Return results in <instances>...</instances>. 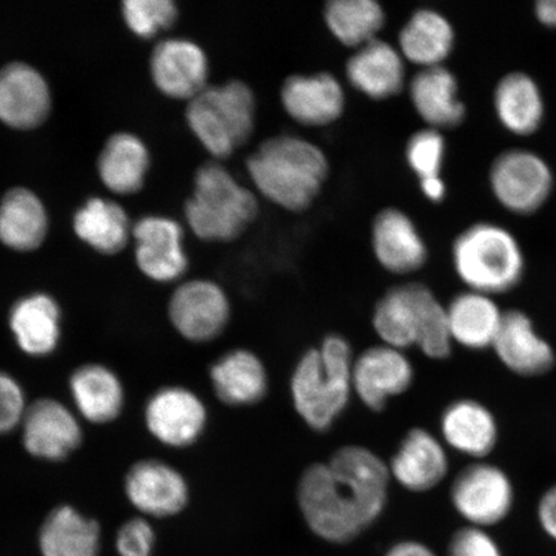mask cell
Returning a JSON list of instances; mask_svg holds the SVG:
<instances>
[{
  "mask_svg": "<svg viewBox=\"0 0 556 556\" xmlns=\"http://www.w3.org/2000/svg\"><path fill=\"white\" fill-rule=\"evenodd\" d=\"M371 326L379 343L406 352L415 348L430 361H446L454 352L446 304L420 282L389 288L374 305Z\"/></svg>",
  "mask_w": 556,
  "mask_h": 556,
  "instance_id": "3957f363",
  "label": "cell"
},
{
  "mask_svg": "<svg viewBox=\"0 0 556 556\" xmlns=\"http://www.w3.org/2000/svg\"><path fill=\"white\" fill-rule=\"evenodd\" d=\"M211 414L201 395L185 386H165L146 402L143 422L154 441L164 447L194 446L207 430Z\"/></svg>",
  "mask_w": 556,
  "mask_h": 556,
  "instance_id": "8fae6325",
  "label": "cell"
},
{
  "mask_svg": "<svg viewBox=\"0 0 556 556\" xmlns=\"http://www.w3.org/2000/svg\"><path fill=\"white\" fill-rule=\"evenodd\" d=\"M450 502L468 526L486 530L510 516L516 489L498 465L489 460L470 462L452 479Z\"/></svg>",
  "mask_w": 556,
  "mask_h": 556,
  "instance_id": "ba28073f",
  "label": "cell"
},
{
  "mask_svg": "<svg viewBox=\"0 0 556 556\" xmlns=\"http://www.w3.org/2000/svg\"><path fill=\"white\" fill-rule=\"evenodd\" d=\"M493 109L500 124L518 137L536 134L545 119V100L538 81L523 72H513L498 80Z\"/></svg>",
  "mask_w": 556,
  "mask_h": 556,
  "instance_id": "f546056e",
  "label": "cell"
},
{
  "mask_svg": "<svg viewBox=\"0 0 556 556\" xmlns=\"http://www.w3.org/2000/svg\"><path fill=\"white\" fill-rule=\"evenodd\" d=\"M420 189L428 200L432 203H441L446 197V184L441 177H430L420 179Z\"/></svg>",
  "mask_w": 556,
  "mask_h": 556,
  "instance_id": "7bdbcfd3",
  "label": "cell"
},
{
  "mask_svg": "<svg viewBox=\"0 0 556 556\" xmlns=\"http://www.w3.org/2000/svg\"><path fill=\"white\" fill-rule=\"evenodd\" d=\"M438 435L450 452L482 462L496 450L500 428L496 415L475 399L451 401L440 416Z\"/></svg>",
  "mask_w": 556,
  "mask_h": 556,
  "instance_id": "ffe728a7",
  "label": "cell"
},
{
  "mask_svg": "<svg viewBox=\"0 0 556 556\" xmlns=\"http://www.w3.org/2000/svg\"><path fill=\"white\" fill-rule=\"evenodd\" d=\"M100 540V525L72 505L54 507L39 533L43 556H97Z\"/></svg>",
  "mask_w": 556,
  "mask_h": 556,
  "instance_id": "d6a6232c",
  "label": "cell"
},
{
  "mask_svg": "<svg viewBox=\"0 0 556 556\" xmlns=\"http://www.w3.org/2000/svg\"><path fill=\"white\" fill-rule=\"evenodd\" d=\"M255 193L218 163L200 166L185 214L191 231L206 242L239 239L258 215Z\"/></svg>",
  "mask_w": 556,
  "mask_h": 556,
  "instance_id": "8992f818",
  "label": "cell"
},
{
  "mask_svg": "<svg viewBox=\"0 0 556 556\" xmlns=\"http://www.w3.org/2000/svg\"><path fill=\"white\" fill-rule=\"evenodd\" d=\"M51 111V88L37 68L25 62H11L0 68V122L7 127L38 128Z\"/></svg>",
  "mask_w": 556,
  "mask_h": 556,
  "instance_id": "ac0fdd59",
  "label": "cell"
},
{
  "mask_svg": "<svg viewBox=\"0 0 556 556\" xmlns=\"http://www.w3.org/2000/svg\"><path fill=\"white\" fill-rule=\"evenodd\" d=\"M492 351L506 370L520 378L542 377L556 364L554 346L541 336L532 318L519 309L505 311Z\"/></svg>",
  "mask_w": 556,
  "mask_h": 556,
  "instance_id": "7402d4cb",
  "label": "cell"
},
{
  "mask_svg": "<svg viewBox=\"0 0 556 556\" xmlns=\"http://www.w3.org/2000/svg\"><path fill=\"white\" fill-rule=\"evenodd\" d=\"M150 73L160 92L190 102L208 86L207 55L190 39H165L151 53Z\"/></svg>",
  "mask_w": 556,
  "mask_h": 556,
  "instance_id": "44dd1931",
  "label": "cell"
},
{
  "mask_svg": "<svg viewBox=\"0 0 556 556\" xmlns=\"http://www.w3.org/2000/svg\"><path fill=\"white\" fill-rule=\"evenodd\" d=\"M74 232L89 248L103 255H115L127 248L134 233L129 217L113 200L92 198L73 219Z\"/></svg>",
  "mask_w": 556,
  "mask_h": 556,
  "instance_id": "836d02e7",
  "label": "cell"
},
{
  "mask_svg": "<svg viewBox=\"0 0 556 556\" xmlns=\"http://www.w3.org/2000/svg\"><path fill=\"white\" fill-rule=\"evenodd\" d=\"M150 164V152L142 139L121 131L104 143L97 169L111 192L134 194L143 189Z\"/></svg>",
  "mask_w": 556,
  "mask_h": 556,
  "instance_id": "4dcf8cb0",
  "label": "cell"
},
{
  "mask_svg": "<svg viewBox=\"0 0 556 556\" xmlns=\"http://www.w3.org/2000/svg\"><path fill=\"white\" fill-rule=\"evenodd\" d=\"M50 218L43 201L26 187H15L0 200V242L18 253L43 245Z\"/></svg>",
  "mask_w": 556,
  "mask_h": 556,
  "instance_id": "f1b7e54d",
  "label": "cell"
},
{
  "mask_svg": "<svg viewBox=\"0 0 556 556\" xmlns=\"http://www.w3.org/2000/svg\"><path fill=\"white\" fill-rule=\"evenodd\" d=\"M415 381L416 367L406 351L378 343L356 353L353 395L370 413H384L389 403L412 391Z\"/></svg>",
  "mask_w": 556,
  "mask_h": 556,
  "instance_id": "7c38bea8",
  "label": "cell"
},
{
  "mask_svg": "<svg viewBox=\"0 0 556 556\" xmlns=\"http://www.w3.org/2000/svg\"><path fill=\"white\" fill-rule=\"evenodd\" d=\"M154 546V528L144 518L125 521L117 532L116 548L121 556H151Z\"/></svg>",
  "mask_w": 556,
  "mask_h": 556,
  "instance_id": "ab89813d",
  "label": "cell"
},
{
  "mask_svg": "<svg viewBox=\"0 0 556 556\" xmlns=\"http://www.w3.org/2000/svg\"><path fill=\"white\" fill-rule=\"evenodd\" d=\"M387 464L392 482L417 495L438 489L451 471L446 444L424 427L408 429Z\"/></svg>",
  "mask_w": 556,
  "mask_h": 556,
  "instance_id": "5bb4252c",
  "label": "cell"
},
{
  "mask_svg": "<svg viewBox=\"0 0 556 556\" xmlns=\"http://www.w3.org/2000/svg\"><path fill=\"white\" fill-rule=\"evenodd\" d=\"M325 23L340 43L359 48L378 39L386 12L374 0H332L326 4Z\"/></svg>",
  "mask_w": 556,
  "mask_h": 556,
  "instance_id": "e575fe53",
  "label": "cell"
},
{
  "mask_svg": "<svg viewBox=\"0 0 556 556\" xmlns=\"http://www.w3.org/2000/svg\"><path fill=\"white\" fill-rule=\"evenodd\" d=\"M208 381L215 399L231 408L258 406L270 391L266 363L258 353L243 346L220 354L208 368Z\"/></svg>",
  "mask_w": 556,
  "mask_h": 556,
  "instance_id": "d6986e66",
  "label": "cell"
},
{
  "mask_svg": "<svg viewBox=\"0 0 556 556\" xmlns=\"http://www.w3.org/2000/svg\"><path fill=\"white\" fill-rule=\"evenodd\" d=\"M444 155H446V141H444L441 130L421 129L408 139L407 163L419 180L441 177Z\"/></svg>",
  "mask_w": 556,
  "mask_h": 556,
  "instance_id": "8d00e7d4",
  "label": "cell"
},
{
  "mask_svg": "<svg viewBox=\"0 0 556 556\" xmlns=\"http://www.w3.org/2000/svg\"><path fill=\"white\" fill-rule=\"evenodd\" d=\"M231 298L224 287L208 278H193L178 285L168 303L174 331L192 344L215 342L232 321Z\"/></svg>",
  "mask_w": 556,
  "mask_h": 556,
  "instance_id": "9c48e42d",
  "label": "cell"
},
{
  "mask_svg": "<svg viewBox=\"0 0 556 556\" xmlns=\"http://www.w3.org/2000/svg\"><path fill=\"white\" fill-rule=\"evenodd\" d=\"M409 99L428 128H456L467 116L456 76L444 66L421 68L409 83Z\"/></svg>",
  "mask_w": 556,
  "mask_h": 556,
  "instance_id": "83f0119b",
  "label": "cell"
},
{
  "mask_svg": "<svg viewBox=\"0 0 556 556\" xmlns=\"http://www.w3.org/2000/svg\"><path fill=\"white\" fill-rule=\"evenodd\" d=\"M454 47V26L434 10L416 11L400 31L399 50L403 59L421 68L443 66Z\"/></svg>",
  "mask_w": 556,
  "mask_h": 556,
  "instance_id": "1f68e13d",
  "label": "cell"
},
{
  "mask_svg": "<svg viewBox=\"0 0 556 556\" xmlns=\"http://www.w3.org/2000/svg\"><path fill=\"white\" fill-rule=\"evenodd\" d=\"M371 245L382 269L395 276L419 273L428 262V247L414 220L397 207H388L374 219Z\"/></svg>",
  "mask_w": 556,
  "mask_h": 556,
  "instance_id": "603a6c76",
  "label": "cell"
},
{
  "mask_svg": "<svg viewBox=\"0 0 556 556\" xmlns=\"http://www.w3.org/2000/svg\"><path fill=\"white\" fill-rule=\"evenodd\" d=\"M122 13L129 30L142 39H151L177 23L179 11L173 0H127Z\"/></svg>",
  "mask_w": 556,
  "mask_h": 556,
  "instance_id": "d590c367",
  "label": "cell"
},
{
  "mask_svg": "<svg viewBox=\"0 0 556 556\" xmlns=\"http://www.w3.org/2000/svg\"><path fill=\"white\" fill-rule=\"evenodd\" d=\"M20 433L27 454L45 463L67 460L85 441L80 416L73 406L53 397L30 402Z\"/></svg>",
  "mask_w": 556,
  "mask_h": 556,
  "instance_id": "4fadbf2b",
  "label": "cell"
},
{
  "mask_svg": "<svg viewBox=\"0 0 556 556\" xmlns=\"http://www.w3.org/2000/svg\"><path fill=\"white\" fill-rule=\"evenodd\" d=\"M135 258L141 274L157 283L179 281L190 262L184 243V228L168 217L148 215L134 226Z\"/></svg>",
  "mask_w": 556,
  "mask_h": 556,
  "instance_id": "2e32d148",
  "label": "cell"
},
{
  "mask_svg": "<svg viewBox=\"0 0 556 556\" xmlns=\"http://www.w3.org/2000/svg\"><path fill=\"white\" fill-rule=\"evenodd\" d=\"M249 177L264 199L289 212H303L329 176L325 152L307 139L283 135L266 139L248 159Z\"/></svg>",
  "mask_w": 556,
  "mask_h": 556,
  "instance_id": "277c9868",
  "label": "cell"
},
{
  "mask_svg": "<svg viewBox=\"0 0 556 556\" xmlns=\"http://www.w3.org/2000/svg\"><path fill=\"white\" fill-rule=\"evenodd\" d=\"M452 266L467 290L495 298L523 281L526 256L509 229L479 222L452 243Z\"/></svg>",
  "mask_w": 556,
  "mask_h": 556,
  "instance_id": "5b68a950",
  "label": "cell"
},
{
  "mask_svg": "<svg viewBox=\"0 0 556 556\" xmlns=\"http://www.w3.org/2000/svg\"><path fill=\"white\" fill-rule=\"evenodd\" d=\"M405 61L399 48L378 38L351 55L345 66L346 78L368 99H391L405 86Z\"/></svg>",
  "mask_w": 556,
  "mask_h": 556,
  "instance_id": "484cf974",
  "label": "cell"
},
{
  "mask_svg": "<svg viewBox=\"0 0 556 556\" xmlns=\"http://www.w3.org/2000/svg\"><path fill=\"white\" fill-rule=\"evenodd\" d=\"M536 517L542 532L556 542V483L539 498Z\"/></svg>",
  "mask_w": 556,
  "mask_h": 556,
  "instance_id": "60d3db41",
  "label": "cell"
},
{
  "mask_svg": "<svg viewBox=\"0 0 556 556\" xmlns=\"http://www.w3.org/2000/svg\"><path fill=\"white\" fill-rule=\"evenodd\" d=\"M493 198L506 211L530 215L540 211L554 190V173L536 152L513 149L500 154L491 165Z\"/></svg>",
  "mask_w": 556,
  "mask_h": 556,
  "instance_id": "30bf717a",
  "label": "cell"
},
{
  "mask_svg": "<svg viewBox=\"0 0 556 556\" xmlns=\"http://www.w3.org/2000/svg\"><path fill=\"white\" fill-rule=\"evenodd\" d=\"M280 99L285 111L305 127L336 123L345 109V92L329 73L296 74L283 81Z\"/></svg>",
  "mask_w": 556,
  "mask_h": 556,
  "instance_id": "d4e9b609",
  "label": "cell"
},
{
  "mask_svg": "<svg viewBox=\"0 0 556 556\" xmlns=\"http://www.w3.org/2000/svg\"><path fill=\"white\" fill-rule=\"evenodd\" d=\"M350 339L330 332L298 357L289 379L291 406L305 428L317 434L330 432L350 407L353 364Z\"/></svg>",
  "mask_w": 556,
  "mask_h": 556,
  "instance_id": "7a4b0ae2",
  "label": "cell"
},
{
  "mask_svg": "<svg viewBox=\"0 0 556 556\" xmlns=\"http://www.w3.org/2000/svg\"><path fill=\"white\" fill-rule=\"evenodd\" d=\"M534 16L541 25L556 29V0H540L534 4Z\"/></svg>",
  "mask_w": 556,
  "mask_h": 556,
  "instance_id": "ee69618b",
  "label": "cell"
},
{
  "mask_svg": "<svg viewBox=\"0 0 556 556\" xmlns=\"http://www.w3.org/2000/svg\"><path fill=\"white\" fill-rule=\"evenodd\" d=\"M448 556H504V554L489 531L465 526L452 534Z\"/></svg>",
  "mask_w": 556,
  "mask_h": 556,
  "instance_id": "f35d334b",
  "label": "cell"
},
{
  "mask_svg": "<svg viewBox=\"0 0 556 556\" xmlns=\"http://www.w3.org/2000/svg\"><path fill=\"white\" fill-rule=\"evenodd\" d=\"M29 405L23 382L0 370V435L20 430Z\"/></svg>",
  "mask_w": 556,
  "mask_h": 556,
  "instance_id": "74e56055",
  "label": "cell"
},
{
  "mask_svg": "<svg viewBox=\"0 0 556 556\" xmlns=\"http://www.w3.org/2000/svg\"><path fill=\"white\" fill-rule=\"evenodd\" d=\"M124 493L143 517L169 518L190 503L191 490L184 472L160 458H142L124 477Z\"/></svg>",
  "mask_w": 556,
  "mask_h": 556,
  "instance_id": "9a60e30c",
  "label": "cell"
},
{
  "mask_svg": "<svg viewBox=\"0 0 556 556\" xmlns=\"http://www.w3.org/2000/svg\"><path fill=\"white\" fill-rule=\"evenodd\" d=\"M392 483L377 451L348 443L303 469L295 491L299 511L317 538L345 544L377 523Z\"/></svg>",
  "mask_w": 556,
  "mask_h": 556,
  "instance_id": "6da1fadb",
  "label": "cell"
},
{
  "mask_svg": "<svg viewBox=\"0 0 556 556\" xmlns=\"http://www.w3.org/2000/svg\"><path fill=\"white\" fill-rule=\"evenodd\" d=\"M72 406L83 421L108 426L122 416L127 391L117 372L100 363L83 364L68 378Z\"/></svg>",
  "mask_w": 556,
  "mask_h": 556,
  "instance_id": "cb8c5ba5",
  "label": "cell"
},
{
  "mask_svg": "<svg viewBox=\"0 0 556 556\" xmlns=\"http://www.w3.org/2000/svg\"><path fill=\"white\" fill-rule=\"evenodd\" d=\"M189 127L203 148L217 159L231 156L253 136L256 100L241 80L207 86L186 109Z\"/></svg>",
  "mask_w": 556,
  "mask_h": 556,
  "instance_id": "52a82bcc",
  "label": "cell"
},
{
  "mask_svg": "<svg viewBox=\"0 0 556 556\" xmlns=\"http://www.w3.org/2000/svg\"><path fill=\"white\" fill-rule=\"evenodd\" d=\"M452 340L471 352L492 350L505 312L495 298L465 290L446 304Z\"/></svg>",
  "mask_w": 556,
  "mask_h": 556,
  "instance_id": "4316f807",
  "label": "cell"
},
{
  "mask_svg": "<svg viewBox=\"0 0 556 556\" xmlns=\"http://www.w3.org/2000/svg\"><path fill=\"white\" fill-rule=\"evenodd\" d=\"M7 321L17 350L29 358L53 356L64 337V313L61 305L43 291L17 299L12 304Z\"/></svg>",
  "mask_w": 556,
  "mask_h": 556,
  "instance_id": "e0dca14e",
  "label": "cell"
},
{
  "mask_svg": "<svg viewBox=\"0 0 556 556\" xmlns=\"http://www.w3.org/2000/svg\"><path fill=\"white\" fill-rule=\"evenodd\" d=\"M386 556H437L432 548L417 541H401L395 544Z\"/></svg>",
  "mask_w": 556,
  "mask_h": 556,
  "instance_id": "b9f144b4",
  "label": "cell"
}]
</instances>
